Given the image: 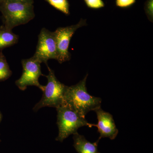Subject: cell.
<instances>
[{
	"label": "cell",
	"instance_id": "52a82bcc",
	"mask_svg": "<svg viewBox=\"0 0 153 153\" xmlns=\"http://www.w3.org/2000/svg\"><path fill=\"white\" fill-rule=\"evenodd\" d=\"M86 25V21L81 19L76 25L65 27H59L55 33L57 50V60L62 63L70 59L68 47L71 37L77 29Z\"/></svg>",
	"mask_w": 153,
	"mask_h": 153
},
{
	"label": "cell",
	"instance_id": "277c9868",
	"mask_svg": "<svg viewBox=\"0 0 153 153\" xmlns=\"http://www.w3.org/2000/svg\"><path fill=\"white\" fill-rule=\"evenodd\" d=\"M49 74L47 76L48 82L43 91V96L40 101L33 108L37 111L44 107L57 108L64 103V97L67 86L60 82L55 76L54 71L47 64Z\"/></svg>",
	"mask_w": 153,
	"mask_h": 153
},
{
	"label": "cell",
	"instance_id": "ba28073f",
	"mask_svg": "<svg viewBox=\"0 0 153 153\" xmlns=\"http://www.w3.org/2000/svg\"><path fill=\"white\" fill-rule=\"evenodd\" d=\"M98 123L96 127L98 129L100 133V140L102 138H109L113 140L115 139L118 134V130L117 128L112 115L106 112L100 107L96 110Z\"/></svg>",
	"mask_w": 153,
	"mask_h": 153
},
{
	"label": "cell",
	"instance_id": "2e32d148",
	"mask_svg": "<svg viewBox=\"0 0 153 153\" xmlns=\"http://www.w3.org/2000/svg\"><path fill=\"white\" fill-rule=\"evenodd\" d=\"M13 1L21 2L32 4H33V3H34L33 0H0V1Z\"/></svg>",
	"mask_w": 153,
	"mask_h": 153
},
{
	"label": "cell",
	"instance_id": "30bf717a",
	"mask_svg": "<svg viewBox=\"0 0 153 153\" xmlns=\"http://www.w3.org/2000/svg\"><path fill=\"white\" fill-rule=\"evenodd\" d=\"M19 36L4 25L0 27V50L11 47L19 41Z\"/></svg>",
	"mask_w": 153,
	"mask_h": 153
},
{
	"label": "cell",
	"instance_id": "4fadbf2b",
	"mask_svg": "<svg viewBox=\"0 0 153 153\" xmlns=\"http://www.w3.org/2000/svg\"><path fill=\"white\" fill-rule=\"evenodd\" d=\"M88 7L93 9H99L104 7L102 0H84Z\"/></svg>",
	"mask_w": 153,
	"mask_h": 153
},
{
	"label": "cell",
	"instance_id": "7c38bea8",
	"mask_svg": "<svg viewBox=\"0 0 153 153\" xmlns=\"http://www.w3.org/2000/svg\"><path fill=\"white\" fill-rule=\"evenodd\" d=\"M55 9L66 15L69 14V4L67 0H45Z\"/></svg>",
	"mask_w": 153,
	"mask_h": 153
},
{
	"label": "cell",
	"instance_id": "9a60e30c",
	"mask_svg": "<svg viewBox=\"0 0 153 153\" xmlns=\"http://www.w3.org/2000/svg\"><path fill=\"white\" fill-rule=\"evenodd\" d=\"M135 1L136 0H116V4L120 7H127L133 4Z\"/></svg>",
	"mask_w": 153,
	"mask_h": 153
},
{
	"label": "cell",
	"instance_id": "7a4b0ae2",
	"mask_svg": "<svg viewBox=\"0 0 153 153\" xmlns=\"http://www.w3.org/2000/svg\"><path fill=\"white\" fill-rule=\"evenodd\" d=\"M0 12L2 15L4 26L10 30L27 24L35 17L33 4L0 1Z\"/></svg>",
	"mask_w": 153,
	"mask_h": 153
},
{
	"label": "cell",
	"instance_id": "5b68a950",
	"mask_svg": "<svg viewBox=\"0 0 153 153\" xmlns=\"http://www.w3.org/2000/svg\"><path fill=\"white\" fill-rule=\"evenodd\" d=\"M23 73L22 76L15 82L20 90L25 91L28 86H36L44 91L45 86L41 85L39 82L41 76H44L41 71L40 62L33 57L22 60Z\"/></svg>",
	"mask_w": 153,
	"mask_h": 153
},
{
	"label": "cell",
	"instance_id": "ac0fdd59",
	"mask_svg": "<svg viewBox=\"0 0 153 153\" xmlns=\"http://www.w3.org/2000/svg\"><path fill=\"white\" fill-rule=\"evenodd\" d=\"M1 142V140H0V142Z\"/></svg>",
	"mask_w": 153,
	"mask_h": 153
},
{
	"label": "cell",
	"instance_id": "6da1fadb",
	"mask_svg": "<svg viewBox=\"0 0 153 153\" xmlns=\"http://www.w3.org/2000/svg\"><path fill=\"white\" fill-rule=\"evenodd\" d=\"M88 74L75 85L67 86L64 97V103L82 116L101 107L102 99L88 93L86 81Z\"/></svg>",
	"mask_w": 153,
	"mask_h": 153
},
{
	"label": "cell",
	"instance_id": "e0dca14e",
	"mask_svg": "<svg viewBox=\"0 0 153 153\" xmlns=\"http://www.w3.org/2000/svg\"><path fill=\"white\" fill-rule=\"evenodd\" d=\"M2 119V114L1 113L0 111V123H1Z\"/></svg>",
	"mask_w": 153,
	"mask_h": 153
},
{
	"label": "cell",
	"instance_id": "3957f363",
	"mask_svg": "<svg viewBox=\"0 0 153 153\" xmlns=\"http://www.w3.org/2000/svg\"><path fill=\"white\" fill-rule=\"evenodd\" d=\"M56 110L59 133L56 140L63 142L69 135L77 132V130L81 127L91 128L96 126L95 124L89 123L85 117L79 114L65 103L58 107Z\"/></svg>",
	"mask_w": 153,
	"mask_h": 153
},
{
	"label": "cell",
	"instance_id": "9c48e42d",
	"mask_svg": "<svg viewBox=\"0 0 153 153\" xmlns=\"http://www.w3.org/2000/svg\"><path fill=\"white\" fill-rule=\"evenodd\" d=\"M74 148L78 153H100L98 151V144L100 140L95 142L88 141L83 135L78 133L73 134Z\"/></svg>",
	"mask_w": 153,
	"mask_h": 153
},
{
	"label": "cell",
	"instance_id": "8992f818",
	"mask_svg": "<svg viewBox=\"0 0 153 153\" xmlns=\"http://www.w3.org/2000/svg\"><path fill=\"white\" fill-rule=\"evenodd\" d=\"M41 63L47 64L49 59L57 60V43L54 32L46 28L41 30L39 36L36 52L33 56Z\"/></svg>",
	"mask_w": 153,
	"mask_h": 153
},
{
	"label": "cell",
	"instance_id": "8fae6325",
	"mask_svg": "<svg viewBox=\"0 0 153 153\" xmlns=\"http://www.w3.org/2000/svg\"><path fill=\"white\" fill-rule=\"evenodd\" d=\"M12 74V71L10 69V66L5 56L2 51L0 52V81H4L10 78Z\"/></svg>",
	"mask_w": 153,
	"mask_h": 153
},
{
	"label": "cell",
	"instance_id": "5bb4252c",
	"mask_svg": "<svg viewBox=\"0 0 153 153\" xmlns=\"http://www.w3.org/2000/svg\"><path fill=\"white\" fill-rule=\"evenodd\" d=\"M153 0H147L145 5V11L149 19H153Z\"/></svg>",
	"mask_w": 153,
	"mask_h": 153
}]
</instances>
